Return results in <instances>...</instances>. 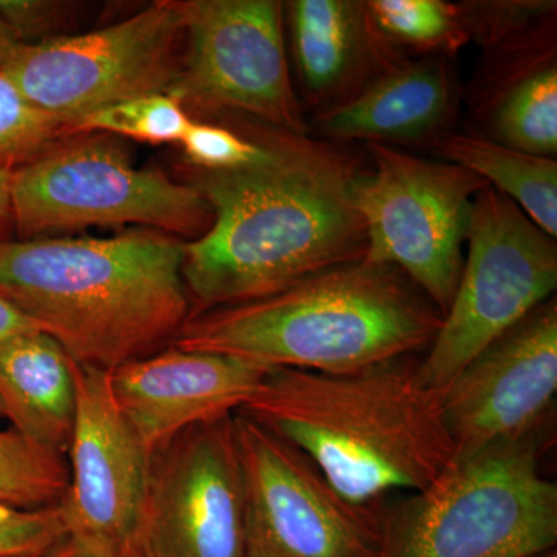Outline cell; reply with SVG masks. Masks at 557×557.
<instances>
[{
  "mask_svg": "<svg viewBox=\"0 0 557 557\" xmlns=\"http://www.w3.org/2000/svg\"><path fill=\"white\" fill-rule=\"evenodd\" d=\"M258 160L228 171L185 168L212 212L207 233L183 242L190 318L269 298L302 278L361 260L354 157L306 134L255 132Z\"/></svg>",
  "mask_w": 557,
  "mask_h": 557,
  "instance_id": "cell-1",
  "label": "cell"
},
{
  "mask_svg": "<svg viewBox=\"0 0 557 557\" xmlns=\"http://www.w3.org/2000/svg\"><path fill=\"white\" fill-rule=\"evenodd\" d=\"M417 364L270 369L237 412L300 450L348 502L373 507L424 490L457 457L443 394L420 383Z\"/></svg>",
  "mask_w": 557,
  "mask_h": 557,
  "instance_id": "cell-2",
  "label": "cell"
},
{
  "mask_svg": "<svg viewBox=\"0 0 557 557\" xmlns=\"http://www.w3.org/2000/svg\"><path fill=\"white\" fill-rule=\"evenodd\" d=\"M183 242L146 228L108 239L0 244V296L83 368L112 372L170 347L190 319Z\"/></svg>",
  "mask_w": 557,
  "mask_h": 557,
  "instance_id": "cell-3",
  "label": "cell"
},
{
  "mask_svg": "<svg viewBox=\"0 0 557 557\" xmlns=\"http://www.w3.org/2000/svg\"><path fill=\"white\" fill-rule=\"evenodd\" d=\"M442 319L405 274L361 259L269 298L197 314L171 346L269 370L347 373L428 350Z\"/></svg>",
  "mask_w": 557,
  "mask_h": 557,
  "instance_id": "cell-4",
  "label": "cell"
},
{
  "mask_svg": "<svg viewBox=\"0 0 557 557\" xmlns=\"http://www.w3.org/2000/svg\"><path fill=\"white\" fill-rule=\"evenodd\" d=\"M557 545V485L541 437L456 457L424 490L384 507L380 557H533Z\"/></svg>",
  "mask_w": 557,
  "mask_h": 557,
  "instance_id": "cell-5",
  "label": "cell"
},
{
  "mask_svg": "<svg viewBox=\"0 0 557 557\" xmlns=\"http://www.w3.org/2000/svg\"><path fill=\"white\" fill-rule=\"evenodd\" d=\"M10 203L17 240L90 226H137L194 240L212 223L211 208L193 186L138 170L121 138L102 132L65 135L11 172Z\"/></svg>",
  "mask_w": 557,
  "mask_h": 557,
  "instance_id": "cell-6",
  "label": "cell"
},
{
  "mask_svg": "<svg viewBox=\"0 0 557 557\" xmlns=\"http://www.w3.org/2000/svg\"><path fill=\"white\" fill-rule=\"evenodd\" d=\"M468 256L420 383L443 394L469 362L547 302L557 287L556 242L493 186L472 205Z\"/></svg>",
  "mask_w": 557,
  "mask_h": 557,
  "instance_id": "cell-7",
  "label": "cell"
},
{
  "mask_svg": "<svg viewBox=\"0 0 557 557\" xmlns=\"http://www.w3.org/2000/svg\"><path fill=\"white\" fill-rule=\"evenodd\" d=\"M368 149L373 170L359 172L354 186L366 231L362 260L405 274L445 317L463 271L472 205L487 183L386 143Z\"/></svg>",
  "mask_w": 557,
  "mask_h": 557,
  "instance_id": "cell-8",
  "label": "cell"
},
{
  "mask_svg": "<svg viewBox=\"0 0 557 557\" xmlns=\"http://www.w3.org/2000/svg\"><path fill=\"white\" fill-rule=\"evenodd\" d=\"M183 47L178 0H159L100 30L16 44L2 73L33 108L70 135L97 110L168 94L182 65Z\"/></svg>",
  "mask_w": 557,
  "mask_h": 557,
  "instance_id": "cell-9",
  "label": "cell"
},
{
  "mask_svg": "<svg viewBox=\"0 0 557 557\" xmlns=\"http://www.w3.org/2000/svg\"><path fill=\"white\" fill-rule=\"evenodd\" d=\"M185 47L168 94L186 112L240 113L304 134L289 78L284 10L274 0H178Z\"/></svg>",
  "mask_w": 557,
  "mask_h": 557,
  "instance_id": "cell-10",
  "label": "cell"
},
{
  "mask_svg": "<svg viewBox=\"0 0 557 557\" xmlns=\"http://www.w3.org/2000/svg\"><path fill=\"white\" fill-rule=\"evenodd\" d=\"M245 480V557H380L384 507L341 496L295 446L234 413Z\"/></svg>",
  "mask_w": 557,
  "mask_h": 557,
  "instance_id": "cell-11",
  "label": "cell"
},
{
  "mask_svg": "<svg viewBox=\"0 0 557 557\" xmlns=\"http://www.w3.org/2000/svg\"><path fill=\"white\" fill-rule=\"evenodd\" d=\"M141 556L245 557L234 413L186 429L150 457Z\"/></svg>",
  "mask_w": 557,
  "mask_h": 557,
  "instance_id": "cell-12",
  "label": "cell"
},
{
  "mask_svg": "<svg viewBox=\"0 0 557 557\" xmlns=\"http://www.w3.org/2000/svg\"><path fill=\"white\" fill-rule=\"evenodd\" d=\"M73 379L69 486L57 505L65 536L110 555L141 557L150 456L116 406L110 372L73 361Z\"/></svg>",
  "mask_w": 557,
  "mask_h": 557,
  "instance_id": "cell-13",
  "label": "cell"
},
{
  "mask_svg": "<svg viewBox=\"0 0 557 557\" xmlns=\"http://www.w3.org/2000/svg\"><path fill=\"white\" fill-rule=\"evenodd\" d=\"M557 394V304L494 341L443 392L457 457L539 434Z\"/></svg>",
  "mask_w": 557,
  "mask_h": 557,
  "instance_id": "cell-14",
  "label": "cell"
},
{
  "mask_svg": "<svg viewBox=\"0 0 557 557\" xmlns=\"http://www.w3.org/2000/svg\"><path fill=\"white\" fill-rule=\"evenodd\" d=\"M267 372L245 359L170 346L112 370L110 387L152 457L186 429L236 413Z\"/></svg>",
  "mask_w": 557,
  "mask_h": 557,
  "instance_id": "cell-15",
  "label": "cell"
},
{
  "mask_svg": "<svg viewBox=\"0 0 557 557\" xmlns=\"http://www.w3.org/2000/svg\"><path fill=\"white\" fill-rule=\"evenodd\" d=\"M287 5L300 79L309 100L322 109L348 100L401 62L376 30L366 2L295 0Z\"/></svg>",
  "mask_w": 557,
  "mask_h": 557,
  "instance_id": "cell-16",
  "label": "cell"
},
{
  "mask_svg": "<svg viewBox=\"0 0 557 557\" xmlns=\"http://www.w3.org/2000/svg\"><path fill=\"white\" fill-rule=\"evenodd\" d=\"M454 83L445 61L398 62L354 97L322 109L319 126L338 141L426 138L453 115Z\"/></svg>",
  "mask_w": 557,
  "mask_h": 557,
  "instance_id": "cell-17",
  "label": "cell"
},
{
  "mask_svg": "<svg viewBox=\"0 0 557 557\" xmlns=\"http://www.w3.org/2000/svg\"><path fill=\"white\" fill-rule=\"evenodd\" d=\"M76 413L73 359L40 330L0 343V418L40 448L67 457Z\"/></svg>",
  "mask_w": 557,
  "mask_h": 557,
  "instance_id": "cell-18",
  "label": "cell"
},
{
  "mask_svg": "<svg viewBox=\"0 0 557 557\" xmlns=\"http://www.w3.org/2000/svg\"><path fill=\"white\" fill-rule=\"evenodd\" d=\"M544 27L496 47L504 51L486 81V116L493 139L511 148L552 157L557 152V67L552 32Z\"/></svg>",
  "mask_w": 557,
  "mask_h": 557,
  "instance_id": "cell-19",
  "label": "cell"
},
{
  "mask_svg": "<svg viewBox=\"0 0 557 557\" xmlns=\"http://www.w3.org/2000/svg\"><path fill=\"white\" fill-rule=\"evenodd\" d=\"M434 146L448 163L478 175L518 205L527 218L556 240L557 163L478 134L446 132Z\"/></svg>",
  "mask_w": 557,
  "mask_h": 557,
  "instance_id": "cell-20",
  "label": "cell"
},
{
  "mask_svg": "<svg viewBox=\"0 0 557 557\" xmlns=\"http://www.w3.org/2000/svg\"><path fill=\"white\" fill-rule=\"evenodd\" d=\"M67 486L64 457L40 448L13 429L0 431V504L24 509L57 507Z\"/></svg>",
  "mask_w": 557,
  "mask_h": 557,
  "instance_id": "cell-21",
  "label": "cell"
},
{
  "mask_svg": "<svg viewBox=\"0 0 557 557\" xmlns=\"http://www.w3.org/2000/svg\"><path fill=\"white\" fill-rule=\"evenodd\" d=\"M366 7L376 30L392 46L456 51L469 39L458 7L443 0H372Z\"/></svg>",
  "mask_w": 557,
  "mask_h": 557,
  "instance_id": "cell-22",
  "label": "cell"
},
{
  "mask_svg": "<svg viewBox=\"0 0 557 557\" xmlns=\"http://www.w3.org/2000/svg\"><path fill=\"white\" fill-rule=\"evenodd\" d=\"M190 115L170 94L145 95L97 110L73 127L78 132H102L149 145L180 143L189 129Z\"/></svg>",
  "mask_w": 557,
  "mask_h": 557,
  "instance_id": "cell-23",
  "label": "cell"
},
{
  "mask_svg": "<svg viewBox=\"0 0 557 557\" xmlns=\"http://www.w3.org/2000/svg\"><path fill=\"white\" fill-rule=\"evenodd\" d=\"M65 135L60 123L33 108L0 72V171L24 166Z\"/></svg>",
  "mask_w": 557,
  "mask_h": 557,
  "instance_id": "cell-24",
  "label": "cell"
},
{
  "mask_svg": "<svg viewBox=\"0 0 557 557\" xmlns=\"http://www.w3.org/2000/svg\"><path fill=\"white\" fill-rule=\"evenodd\" d=\"M189 166L208 171H228L247 166L260 156V143L255 134H236L219 124L193 121L180 141Z\"/></svg>",
  "mask_w": 557,
  "mask_h": 557,
  "instance_id": "cell-25",
  "label": "cell"
},
{
  "mask_svg": "<svg viewBox=\"0 0 557 557\" xmlns=\"http://www.w3.org/2000/svg\"><path fill=\"white\" fill-rule=\"evenodd\" d=\"M64 537L57 507L24 509L0 504V557L42 555Z\"/></svg>",
  "mask_w": 557,
  "mask_h": 557,
  "instance_id": "cell-26",
  "label": "cell"
},
{
  "mask_svg": "<svg viewBox=\"0 0 557 557\" xmlns=\"http://www.w3.org/2000/svg\"><path fill=\"white\" fill-rule=\"evenodd\" d=\"M75 3L50 0H0V25L16 44L49 40L69 21Z\"/></svg>",
  "mask_w": 557,
  "mask_h": 557,
  "instance_id": "cell-27",
  "label": "cell"
},
{
  "mask_svg": "<svg viewBox=\"0 0 557 557\" xmlns=\"http://www.w3.org/2000/svg\"><path fill=\"white\" fill-rule=\"evenodd\" d=\"M32 330L39 329L20 310L14 309L9 300L0 296V343L21 335V333L32 332Z\"/></svg>",
  "mask_w": 557,
  "mask_h": 557,
  "instance_id": "cell-28",
  "label": "cell"
},
{
  "mask_svg": "<svg viewBox=\"0 0 557 557\" xmlns=\"http://www.w3.org/2000/svg\"><path fill=\"white\" fill-rule=\"evenodd\" d=\"M39 557H126L110 555V553L100 552V549L87 547V545L79 544L73 539L64 537L62 541L54 544L53 547L47 549Z\"/></svg>",
  "mask_w": 557,
  "mask_h": 557,
  "instance_id": "cell-29",
  "label": "cell"
},
{
  "mask_svg": "<svg viewBox=\"0 0 557 557\" xmlns=\"http://www.w3.org/2000/svg\"><path fill=\"white\" fill-rule=\"evenodd\" d=\"M11 172L0 171V244L14 236L13 218L10 203Z\"/></svg>",
  "mask_w": 557,
  "mask_h": 557,
  "instance_id": "cell-30",
  "label": "cell"
},
{
  "mask_svg": "<svg viewBox=\"0 0 557 557\" xmlns=\"http://www.w3.org/2000/svg\"><path fill=\"white\" fill-rule=\"evenodd\" d=\"M14 46H16V42L11 38L9 32L0 25V72H2L3 65L9 60Z\"/></svg>",
  "mask_w": 557,
  "mask_h": 557,
  "instance_id": "cell-31",
  "label": "cell"
},
{
  "mask_svg": "<svg viewBox=\"0 0 557 557\" xmlns=\"http://www.w3.org/2000/svg\"><path fill=\"white\" fill-rule=\"evenodd\" d=\"M533 557H557V552L556 549H553V552L544 553V555H537Z\"/></svg>",
  "mask_w": 557,
  "mask_h": 557,
  "instance_id": "cell-32",
  "label": "cell"
},
{
  "mask_svg": "<svg viewBox=\"0 0 557 557\" xmlns=\"http://www.w3.org/2000/svg\"><path fill=\"white\" fill-rule=\"evenodd\" d=\"M40 555H35V553H28V555H16V556H9V557H39Z\"/></svg>",
  "mask_w": 557,
  "mask_h": 557,
  "instance_id": "cell-33",
  "label": "cell"
},
{
  "mask_svg": "<svg viewBox=\"0 0 557 557\" xmlns=\"http://www.w3.org/2000/svg\"><path fill=\"white\" fill-rule=\"evenodd\" d=\"M141 557H145V556H141Z\"/></svg>",
  "mask_w": 557,
  "mask_h": 557,
  "instance_id": "cell-34",
  "label": "cell"
}]
</instances>
